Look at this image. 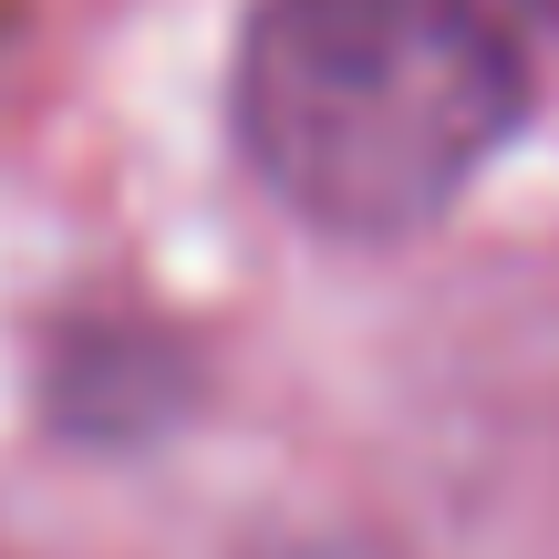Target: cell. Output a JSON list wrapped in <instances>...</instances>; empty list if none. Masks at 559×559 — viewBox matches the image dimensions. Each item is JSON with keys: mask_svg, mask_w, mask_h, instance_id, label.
Segmentation results:
<instances>
[{"mask_svg": "<svg viewBox=\"0 0 559 559\" xmlns=\"http://www.w3.org/2000/svg\"><path fill=\"white\" fill-rule=\"evenodd\" d=\"M528 52L487 0H260L239 32V156L332 239H415L528 124Z\"/></svg>", "mask_w": 559, "mask_h": 559, "instance_id": "obj_1", "label": "cell"}, {"mask_svg": "<svg viewBox=\"0 0 559 559\" xmlns=\"http://www.w3.org/2000/svg\"><path fill=\"white\" fill-rule=\"evenodd\" d=\"M487 11H508V21H519V32H528V41H539V32H549V21H559V0H487Z\"/></svg>", "mask_w": 559, "mask_h": 559, "instance_id": "obj_2", "label": "cell"}]
</instances>
